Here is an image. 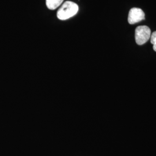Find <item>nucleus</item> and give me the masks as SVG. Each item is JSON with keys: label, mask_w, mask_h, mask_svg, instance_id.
Wrapping results in <instances>:
<instances>
[{"label": "nucleus", "mask_w": 156, "mask_h": 156, "mask_svg": "<svg viewBox=\"0 0 156 156\" xmlns=\"http://www.w3.org/2000/svg\"><path fill=\"white\" fill-rule=\"evenodd\" d=\"M151 37V30L146 26H138L135 30V41L139 45H142L147 42Z\"/></svg>", "instance_id": "nucleus-2"}, {"label": "nucleus", "mask_w": 156, "mask_h": 156, "mask_svg": "<svg viewBox=\"0 0 156 156\" xmlns=\"http://www.w3.org/2000/svg\"><path fill=\"white\" fill-rule=\"evenodd\" d=\"M145 19V13L141 9L133 8L130 9L128 16V22L129 24H133Z\"/></svg>", "instance_id": "nucleus-3"}, {"label": "nucleus", "mask_w": 156, "mask_h": 156, "mask_svg": "<svg viewBox=\"0 0 156 156\" xmlns=\"http://www.w3.org/2000/svg\"><path fill=\"white\" fill-rule=\"evenodd\" d=\"M151 42L153 45V50L156 51V31L151 34Z\"/></svg>", "instance_id": "nucleus-5"}, {"label": "nucleus", "mask_w": 156, "mask_h": 156, "mask_svg": "<svg viewBox=\"0 0 156 156\" xmlns=\"http://www.w3.org/2000/svg\"><path fill=\"white\" fill-rule=\"evenodd\" d=\"M79 10L78 5L70 1L65 2L57 13V16L61 20H66L76 15Z\"/></svg>", "instance_id": "nucleus-1"}, {"label": "nucleus", "mask_w": 156, "mask_h": 156, "mask_svg": "<svg viewBox=\"0 0 156 156\" xmlns=\"http://www.w3.org/2000/svg\"><path fill=\"white\" fill-rule=\"evenodd\" d=\"M64 0H46V5L48 9L54 10L62 5Z\"/></svg>", "instance_id": "nucleus-4"}]
</instances>
